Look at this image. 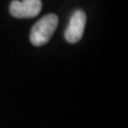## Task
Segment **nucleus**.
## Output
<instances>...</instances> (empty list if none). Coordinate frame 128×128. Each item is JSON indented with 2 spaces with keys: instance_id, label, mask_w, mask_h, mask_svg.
Here are the masks:
<instances>
[{
  "instance_id": "obj_1",
  "label": "nucleus",
  "mask_w": 128,
  "mask_h": 128,
  "mask_svg": "<svg viewBox=\"0 0 128 128\" xmlns=\"http://www.w3.org/2000/svg\"><path fill=\"white\" fill-rule=\"evenodd\" d=\"M59 18L56 14H48L40 19L30 32V41L34 46H43L49 42L57 29Z\"/></svg>"
},
{
  "instance_id": "obj_2",
  "label": "nucleus",
  "mask_w": 128,
  "mask_h": 128,
  "mask_svg": "<svg viewBox=\"0 0 128 128\" xmlns=\"http://www.w3.org/2000/svg\"><path fill=\"white\" fill-rule=\"evenodd\" d=\"M42 10L41 0H13L10 3V14L15 18L36 17Z\"/></svg>"
},
{
  "instance_id": "obj_3",
  "label": "nucleus",
  "mask_w": 128,
  "mask_h": 128,
  "mask_svg": "<svg viewBox=\"0 0 128 128\" xmlns=\"http://www.w3.org/2000/svg\"><path fill=\"white\" fill-rule=\"evenodd\" d=\"M86 22V15L84 12L81 10H77L76 12H74L65 31L66 41L70 44H75L78 41H80L83 35Z\"/></svg>"
}]
</instances>
